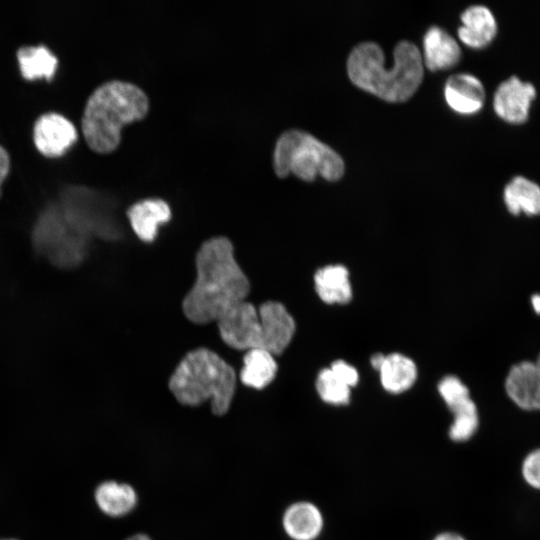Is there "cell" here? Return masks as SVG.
Returning a JSON list of instances; mask_svg holds the SVG:
<instances>
[{
	"label": "cell",
	"mask_w": 540,
	"mask_h": 540,
	"mask_svg": "<svg viewBox=\"0 0 540 540\" xmlns=\"http://www.w3.org/2000/svg\"><path fill=\"white\" fill-rule=\"evenodd\" d=\"M344 167L335 150L303 130L284 131L275 143L273 168L279 177L293 173L305 181H313L318 175L337 181L343 176Z\"/></svg>",
	"instance_id": "cell-5"
},
{
	"label": "cell",
	"mask_w": 540,
	"mask_h": 540,
	"mask_svg": "<svg viewBox=\"0 0 540 540\" xmlns=\"http://www.w3.org/2000/svg\"><path fill=\"white\" fill-rule=\"evenodd\" d=\"M521 473L529 486L540 489V448L527 454L522 462Z\"/></svg>",
	"instance_id": "cell-25"
},
{
	"label": "cell",
	"mask_w": 540,
	"mask_h": 540,
	"mask_svg": "<svg viewBox=\"0 0 540 540\" xmlns=\"http://www.w3.org/2000/svg\"><path fill=\"white\" fill-rule=\"evenodd\" d=\"M169 389L183 405L196 406L211 401L215 415L230 408L236 389V373L217 353L207 348L188 352L169 380Z\"/></svg>",
	"instance_id": "cell-4"
},
{
	"label": "cell",
	"mask_w": 540,
	"mask_h": 540,
	"mask_svg": "<svg viewBox=\"0 0 540 540\" xmlns=\"http://www.w3.org/2000/svg\"><path fill=\"white\" fill-rule=\"evenodd\" d=\"M149 108L146 93L136 84L109 80L89 95L81 117V130L95 152L113 151L121 139L123 125L141 119Z\"/></svg>",
	"instance_id": "cell-3"
},
{
	"label": "cell",
	"mask_w": 540,
	"mask_h": 540,
	"mask_svg": "<svg viewBox=\"0 0 540 540\" xmlns=\"http://www.w3.org/2000/svg\"><path fill=\"white\" fill-rule=\"evenodd\" d=\"M315 290L327 304H346L352 298V287L347 268L340 264L327 265L314 275Z\"/></svg>",
	"instance_id": "cell-16"
},
{
	"label": "cell",
	"mask_w": 540,
	"mask_h": 540,
	"mask_svg": "<svg viewBox=\"0 0 540 540\" xmlns=\"http://www.w3.org/2000/svg\"><path fill=\"white\" fill-rule=\"evenodd\" d=\"M444 97L456 113L472 115L483 108L486 94L479 78L470 73H457L447 79Z\"/></svg>",
	"instance_id": "cell-11"
},
{
	"label": "cell",
	"mask_w": 540,
	"mask_h": 540,
	"mask_svg": "<svg viewBox=\"0 0 540 540\" xmlns=\"http://www.w3.org/2000/svg\"><path fill=\"white\" fill-rule=\"evenodd\" d=\"M0 540H17V539L10 538V539H0Z\"/></svg>",
	"instance_id": "cell-33"
},
{
	"label": "cell",
	"mask_w": 540,
	"mask_h": 540,
	"mask_svg": "<svg viewBox=\"0 0 540 540\" xmlns=\"http://www.w3.org/2000/svg\"><path fill=\"white\" fill-rule=\"evenodd\" d=\"M531 305L537 314H540V294H533L531 297Z\"/></svg>",
	"instance_id": "cell-30"
},
{
	"label": "cell",
	"mask_w": 540,
	"mask_h": 540,
	"mask_svg": "<svg viewBox=\"0 0 540 540\" xmlns=\"http://www.w3.org/2000/svg\"><path fill=\"white\" fill-rule=\"evenodd\" d=\"M534 362H535L537 371H538V373L540 375V354L538 355L537 359Z\"/></svg>",
	"instance_id": "cell-32"
},
{
	"label": "cell",
	"mask_w": 540,
	"mask_h": 540,
	"mask_svg": "<svg viewBox=\"0 0 540 540\" xmlns=\"http://www.w3.org/2000/svg\"><path fill=\"white\" fill-rule=\"evenodd\" d=\"M384 358H385L384 354H381V353L374 354L370 359L372 367L376 370H379V368L381 367L384 361Z\"/></svg>",
	"instance_id": "cell-28"
},
{
	"label": "cell",
	"mask_w": 540,
	"mask_h": 540,
	"mask_svg": "<svg viewBox=\"0 0 540 540\" xmlns=\"http://www.w3.org/2000/svg\"><path fill=\"white\" fill-rule=\"evenodd\" d=\"M536 94L531 82L512 75L497 86L493 95V109L499 118L510 124L524 123Z\"/></svg>",
	"instance_id": "cell-7"
},
{
	"label": "cell",
	"mask_w": 540,
	"mask_h": 540,
	"mask_svg": "<svg viewBox=\"0 0 540 540\" xmlns=\"http://www.w3.org/2000/svg\"><path fill=\"white\" fill-rule=\"evenodd\" d=\"M378 371L383 388L395 394L408 390L417 378L414 361L400 353L385 355Z\"/></svg>",
	"instance_id": "cell-18"
},
{
	"label": "cell",
	"mask_w": 540,
	"mask_h": 540,
	"mask_svg": "<svg viewBox=\"0 0 540 540\" xmlns=\"http://www.w3.org/2000/svg\"><path fill=\"white\" fill-rule=\"evenodd\" d=\"M196 279L184 297L185 316L196 324L217 321L234 305L245 301L249 280L234 256L230 240L213 237L196 254Z\"/></svg>",
	"instance_id": "cell-1"
},
{
	"label": "cell",
	"mask_w": 540,
	"mask_h": 540,
	"mask_svg": "<svg viewBox=\"0 0 540 540\" xmlns=\"http://www.w3.org/2000/svg\"><path fill=\"white\" fill-rule=\"evenodd\" d=\"M222 340L236 350L263 349L264 327L258 310L242 301L226 311L217 321Z\"/></svg>",
	"instance_id": "cell-6"
},
{
	"label": "cell",
	"mask_w": 540,
	"mask_h": 540,
	"mask_svg": "<svg viewBox=\"0 0 540 540\" xmlns=\"http://www.w3.org/2000/svg\"><path fill=\"white\" fill-rule=\"evenodd\" d=\"M283 527L294 540H313L322 530L323 517L314 504L298 502L285 511Z\"/></svg>",
	"instance_id": "cell-17"
},
{
	"label": "cell",
	"mask_w": 540,
	"mask_h": 540,
	"mask_svg": "<svg viewBox=\"0 0 540 540\" xmlns=\"http://www.w3.org/2000/svg\"><path fill=\"white\" fill-rule=\"evenodd\" d=\"M19 69L23 78L34 80L45 77L47 80L54 75L58 59L45 45L22 46L16 53Z\"/></svg>",
	"instance_id": "cell-21"
},
{
	"label": "cell",
	"mask_w": 540,
	"mask_h": 540,
	"mask_svg": "<svg viewBox=\"0 0 540 540\" xmlns=\"http://www.w3.org/2000/svg\"><path fill=\"white\" fill-rule=\"evenodd\" d=\"M462 25L458 28L459 39L468 47L481 49L496 37L498 25L492 11L484 5H472L460 16Z\"/></svg>",
	"instance_id": "cell-12"
},
{
	"label": "cell",
	"mask_w": 540,
	"mask_h": 540,
	"mask_svg": "<svg viewBox=\"0 0 540 540\" xmlns=\"http://www.w3.org/2000/svg\"><path fill=\"white\" fill-rule=\"evenodd\" d=\"M10 170V156L8 151L0 144V187ZM1 193V189H0Z\"/></svg>",
	"instance_id": "cell-27"
},
{
	"label": "cell",
	"mask_w": 540,
	"mask_h": 540,
	"mask_svg": "<svg viewBox=\"0 0 540 540\" xmlns=\"http://www.w3.org/2000/svg\"><path fill=\"white\" fill-rule=\"evenodd\" d=\"M454 420L449 428V436L453 441L469 440L479 426V415L474 401L470 398L452 409Z\"/></svg>",
	"instance_id": "cell-22"
},
{
	"label": "cell",
	"mask_w": 540,
	"mask_h": 540,
	"mask_svg": "<svg viewBox=\"0 0 540 540\" xmlns=\"http://www.w3.org/2000/svg\"><path fill=\"white\" fill-rule=\"evenodd\" d=\"M316 389L323 401L332 405H345L350 401V387L341 382L330 370L322 369L316 380Z\"/></svg>",
	"instance_id": "cell-23"
},
{
	"label": "cell",
	"mask_w": 540,
	"mask_h": 540,
	"mask_svg": "<svg viewBox=\"0 0 540 540\" xmlns=\"http://www.w3.org/2000/svg\"><path fill=\"white\" fill-rule=\"evenodd\" d=\"M74 124L62 114L47 112L40 115L33 125V141L38 151L46 157H58L77 140Z\"/></svg>",
	"instance_id": "cell-8"
},
{
	"label": "cell",
	"mask_w": 540,
	"mask_h": 540,
	"mask_svg": "<svg viewBox=\"0 0 540 540\" xmlns=\"http://www.w3.org/2000/svg\"><path fill=\"white\" fill-rule=\"evenodd\" d=\"M394 64L385 67L381 47L371 41L355 46L347 60L351 82L388 102L408 100L420 86L424 64L419 48L410 41H400L394 49Z\"/></svg>",
	"instance_id": "cell-2"
},
{
	"label": "cell",
	"mask_w": 540,
	"mask_h": 540,
	"mask_svg": "<svg viewBox=\"0 0 540 540\" xmlns=\"http://www.w3.org/2000/svg\"><path fill=\"white\" fill-rule=\"evenodd\" d=\"M503 200L513 215H540V185L523 175H516L507 182Z\"/></svg>",
	"instance_id": "cell-15"
},
{
	"label": "cell",
	"mask_w": 540,
	"mask_h": 540,
	"mask_svg": "<svg viewBox=\"0 0 540 540\" xmlns=\"http://www.w3.org/2000/svg\"><path fill=\"white\" fill-rule=\"evenodd\" d=\"M95 500L103 513L111 517H119L135 508L137 494L128 484L106 481L96 488Z\"/></svg>",
	"instance_id": "cell-20"
},
{
	"label": "cell",
	"mask_w": 540,
	"mask_h": 540,
	"mask_svg": "<svg viewBox=\"0 0 540 540\" xmlns=\"http://www.w3.org/2000/svg\"><path fill=\"white\" fill-rule=\"evenodd\" d=\"M434 540H465L462 536L456 533H442L434 538Z\"/></svg>",
	"instance_id": "cell-29"
},
{
	"label": "cell",
	"mask_w": 540,
	"mask_h": 540,
	"mask_svg": "<svg viewBox=\"0 0 540 540\" xmlns=\"http://www.w3.org/2000/svg\"><path fill=\"white\" fill-rule=\"evenodd\" d=\"M126 540H151L149 536L145 534H135Z\"/></svg>",
	"instance_id": "cell-31"
},
{
	"label": "cell",
	"mask_w": 540,
	"mask_h": 540,
	"mask_svg": "<svg viewBox=\"0 0 540 540\" xmlns=\"http://www.w3.org/2000/svg\"><path fill=\"white\" fill-rule=\"evenodd\" d=\"M131 227L136 235L144 242H152L158 231V226L171 218L168 203L160 198H146L135 202L127 209Z\"/></svg>",
	"instance_id": "cell-13"
},
{
	"label": "cell",
	"mask_w": 540,
	"mask_h": 540,
	"mask_svg": "<svg viewBox=\"0 0 540 540\" xmlns=\"http://www.w3.org/2000/svg\"><path fill=\"white\" fill-rule=\"evenodd\" d=\"M332 373L348 387L355 386L359 381V374L357 370L344 360H336L331 366Z\"/></svg>",
	"instance_id": "cell-26"
},
{
	"label": "cell",
	"mask_w": 540,
	"mask_h": 540,
	"mask_svg": "<svg viewBox=\"0 0 540 540\" xmlns=\"http://www.w3.org/2000/svg\"><path fill=\"white\" fill-rule=\"evenodd\" d=\"M504 387L507 396L519 408L540 410V375L534 361L524 360L512 365Z\"/></svg>",
	"instance_id": "cell-9"
},
{
	"label": "cell",
	"mask_w": 540,
	"mask_h": 540,
	"mask_svg": "<svg viewBox=\"0 0 540 540\" xmlns=\"http://www.w3.org/2000/svg\"><path fill=\"white\" fill-rule=\"evenodd\" d=\"M438 391L450 410L470 399L467 386L456 376H446L438 384Z\"/></svg>",
	"instance_id": "cell-24"
},
{
	"label": "cell",
	"mask_w": 540,
	"mask_h": 540,
	"mask_svg": "<svg viewBox=\"0 0 540 540\" xmlns=\"http://www.w3.org/2000/svg\"><path fill=\"white\" fill-rule=\"evenodd\" d=\"M461 58L457 41L444 29L431 26L423 37V64L431 70L454 67Z\"/></svg>",
	"instance_id": "cell-14"
},
{
	"label": "cell",
	"mask_w": 540,
	"mask_h": 540,
	"mask_svg": "<svg viewBox=\"0 0 540 540\" xmlns=\"http://www.w3.org/2000/svg\"><path fill=\"white\" fill-rule=\"evenodd\" d=\"M277 369L273 354L264 349H250L243 357L240 379L244 385L261 390L273 381Z\"/></svg>",
	"instance_id": "cell-19"
},
{
	"label": "cell",
	"mask_w": 540,
	"mask_h": 540,
	"mask_svg": "<svg viewBox=\"0 0 540 540\" xmlns=\"http://www.w3.org/2000/svg\"><path fill=\"white\" fill-rule=\"evenodd\" d=\"M264 327L263 349L281 354L290 344L296 329L295 321L283 304L267 301L258 309Z\"/></svg>",
	"instance_id": "cell-10"
}]
</instances>
